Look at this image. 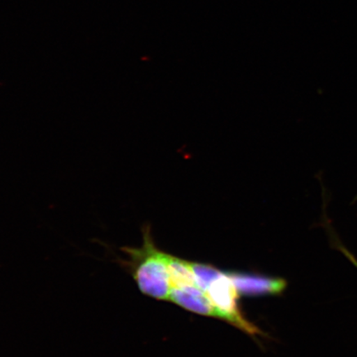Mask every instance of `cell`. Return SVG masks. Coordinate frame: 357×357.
<instances>
[{
  "label": "cell",
  "mask_w": 357,
  "mask_h": 357,
  "mask_svg": "<svg viewBox=\"0 0 357 357\" xmlns=\"http://www.w3.org/2000/svg\"><path fill=\"white\" fill-rule=\"evenodd\" d=\"M142 233L141 247L122 248L124 257H116L115 261L132 276L145 296L158 301H169L172 284L168 254L156 247L149 223L142 226Z\"/></svg>",
  "instance_id": "6da1fadb"
},
{
  "label": "cell",
  "mask_w": 357,
  "mask_h": 357,
  "mask_svg": "<svg viewBox=\"0 0 357 357\" xmlns=\"http://www.w3.org/2000/svg\"><path fill=\"white\" fill-rule=\"evenodd\" d=\"M205 294L220 312L221 319L225 320L235 327L242 330L251 336L264 335L255 325L245 318L238 307V291L235 284L227 273L218 276L208 287Z\"/></svg>",
  "instance_id": "7a4b0ae2"
},
{
  "label": "cell",
  "mask_w": 357,
  "mask_h": 357,
  "mask_svg": "<svg viewBox=\"0 0 357 357\" xmlns=\"http://www.w3.org/2000/svg\"><path fill=\"white\" fill-rule=\"evenodd\" d=\"M239 294L248 296H278L284 291L287 280L260 275L227 272Z\"/></svg>",
  "instance_id": "3957f363"
},
{
  "label": "cell",
  "mask_w": 357,
  "mask_h": 357,
  "mask_svg": "<svg viewBox=\"0 0 357 357\" xmlns=\"http://www.w3.org/2000/svg\"><path fill=\"white\" fill-rule=\"evenodd\" d=\"M169 301L195 314L221 319L220 312L213 306L206 294L197 285L172 288Z\"/></svg>",
  "instance_id": "277c9868"
},
{
  "label": "cell",
  "mask_w": 357,
  "mask_h": 357,
  "mask_svg": "<svg viewBox=\"0 0 357 357\" xmlns=\"http://www.w3.org/2000/svg\"><path fill=\"white\" fill-rule=\"evenodd\" d=\"M168 268L172 289L196 285L195 275L189 261L168 254Z\"/></svg>",
  "instance_id": "5b68a950"
},
{
  "label": "cell",
  "mask_w": 357,
  "mask_h": 357,
  "mask_svg": "<svg viewBox=\"0 0 357 357\" xmlns=\"http://www.w3.org/2000/svg\"><path fill=\"white\" fill-rule=\"evenodd\" d=\"M192 271L195 275L196 285L204 292L222 272L211 265L202 263L190 262Z\"/></svg>",
  "instance_id": "8992f818"
},
{
  "label": "cell",
  "mask_w": 357,
  "mask_h": 357,
  "mask_svg": "<svg viewBox=\"0 0 357 357\" xmlns=\"http://www.w3.org/2000/svg\"><path fill=\"white\" fill-rule=\"evenodd\" d=\"M335 245H336V247L339 251L344 254V256L348 259V260H349L352 264H354L357 268V259L354 255H352L349 251H348L344 245L339 243L337 240H336V243H335Z\"/></svg>",
  "instance_id": "52a82bcc"
}]
</instances>
